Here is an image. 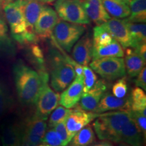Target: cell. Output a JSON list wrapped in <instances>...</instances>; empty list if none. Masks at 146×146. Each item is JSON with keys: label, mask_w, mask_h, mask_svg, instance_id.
<instances>
[{"label": "cell", "mask_w": 146, "mask_h": 146, "mask_svg": "<svg viewBox=\"0 0 146 146\" xmlns=\"http://www.w3.org/2000/svg\"><path fill=\"white\" fill-rule=\"evenodd\" d=\"M43 3L38 0H21V9L29 34H35L34 26L41 13Z\"/></svg>", "instance_id": "18"}, {"label": "cell", "mask_w": 146, "mask_h": 146, "mask_svg": "<svg viewBox=\"0 0 146 146\" xmlns=\"http://www.w3.org/2000/svg\"><path fill=\"white\" fill-rule=\"evenodd\" d=\"M89 64L94 72L108 81H114L126 74L125 60L123 58H102L93 60Z\"/></svg>", "instance_id": "7"}, {"label": "cell", "mask_w": 146, "mask_h": 146, "mask_svg": "<svg viewBox=\"0 0 146 146\" xmlns=\"http://www.w3.org/2000/svg\"><path fill=\"white\" fill-rule=\"evenodd\" d=\"M114 39L105 29L100 26H96L94 29L93 35V46H102L109 44Z\"/></svg>", "instance_id": "31"}, {"label": "cell", "mask_w": 146, "mask_h": 146, "mask_svg": "<svg viewBox=\"0 0 146 146\" xmlns=\"http://www.w3.org/2000/svg\"><path fill=\"white\" fill-rule=\"evenodd\" d=\"M143 135L135 120L131 117L122 128L120 142L131 146H143Z\"/></svg>", "instance_id": "19"}, {"label": "cell", "mask_w": 146, "mask_h": 146, "mask_svg": "<svg viewBox=\"0 0 146 146\" xmlns=\"http://www.w3.org/2000/svg\"><path fill=\"white\" fill-rule=\"evenodd\" d=\"M83 93H86L90 90L96 81H98V76L94 72V71L91 68L87 66H83Z\"/></svg>", "instance_id": "32"}, {"label": "cell", "mask_w": 146, "mask_h": 146, "mask_svg": "<svg viewBox=\"0 0 146 146\" xmlns=\"http://www.w3.org/2000/svg\"><path fill=\"white\" fill-rule=\"evenodd\" d=\"M125 60L126 72L131 77H135L142 68L145 66L146 62L142 59L134 50L127 49Z\"/></svg>", "instance_id": "22"}, {"label": "cell", "mask_w": 146, "mask_h": 146, "mask_svg": "<svg viewBox=\"0 0 146 146\" xmlns=\"http://www.w3.org/2000/svg\"><path fill=\"white\" fill-rule=\"evenodd\" d=\"M67 87L60 95L59 104L70 109L76 106L83 94V76H76Z\"/></svg>", "instance_id": "13"}, {"label": "cell", "mask_w": 146, "mask_h": 146, "mask_svg": "<svg viewBox=\"0 0 146 146\" xmlns=\"http://www.w3.org/2000/svg\"><path fill=\"white\" fill-rule=\"evenodd\" d=\"M102 3L108 14L115 18H125L130 15L129 5L121 0H102Z\"/></svg>", "instance_id": "23"}, {"label": "cell", "mask_w": 146, "mask_h": 146, "mask_svg": "<svg viewBox=\"0 0 146 146\" xmlns=\"http://www.w3.org/2000/svg\"><path fill=\"white\" fill-rule=\"evenodd\" d=\"M47 127V123L44 120L34 114L31 117L27 118L23 129L24 132L27 134L34 135L43 139Z\"/></svg>", "instance_id": "24"}, {"label": "cell", "mask_w": 146, "mask_h": 146, "mask_svg": "<svg viewBox=\"0 0 146 146\" xmlns=\"http://www.w3.org/2000/svg\"><path fill=\"white\" fill-rule=\"evenodd\" d=\"M54 8L58 17L63 21L83 25L90 23L81 0H56Z\"/></svg>", "instance_id": "6"}, {"label": "cell", "mask_w": 146, "mask_h": 146, "mask_svg": "<svg viewBox=\"0 0 146 146\" xmlns=\"http://www.w3.org/2000/svg\"><path fill=\"white\" fill-rule=\"evenodd\" d=\"M43 143L50 146H62V142L54 128H50L45 133Z\"/></svg>", "instance_id": "35"}, {"label": "cell", "mask_w": 146, "mask_h": 146, "mask_svg": "<svg viewBox=\"0 0 146 146\" xmlns=\"http://www.w3.org/2000/svg\"><path fill=\"white\" fill-rule=\"evenodd\" d=\"M71 110L64 108L62 106H57L50 114L48 125L50 128H54L55 126L62 122L65 121L70 114Z\"/></svg>", "instance_id": "30"}, {"label": "cell", "mask_w": 146, "mask_h": 146, "mask_svg": "<svg viewBox=\"0 0 146 146\" xmlns=\"http://www.w3.org/2000/svg\"><path fill=\"white\" fill-rule=\"evenodd\" d=\"M0 146H1V143H0Z\"/></svg>", "instance_id": "46"}, {"label": "cell", "mask_w": 146, "mask_h": 146, "mask_svg": "<svg viewBox=\"0 0 146 146\" xmlns=\"http://www.w3.org/2000/svg\"><path fill=\"white\" fill-rule=\"evenodd\" d=\"M59 18L56 12L50 6L43 5L34 26L38 39H45L52 36L53 31Z\"/></svg>", "instance_id": "9"}, {"label": "cell", "mask_w": 146, "mask_h": 146, "mask_svg": "<svg viewBox=\"0 0 146 146\" xmlns=\"http://www.w3.org/2000/svg\"><path fill=\"white\" fill-rule=\"evenodd\" d=\"M12 1V0H8V1Z\"/></svg>", "instance_id": "44"}, {"label": "cell", "mask_w": 146, "mask_h": 146, "mask_svg": "<svg viewBox=\"0 0 146 146\" xmlns=\"http://www.w3.org/2000/svg\"><path fill=\"white\" fill-rule=\"evenodd\" d=\"M23 127L16 123H4L1 126V142L3 146H21Z\"/></svg>", "instance_id": "20"}, {"label": "cell", "mask_w": 146, "mask_h": 146, "mask_svg": "<svg viewBox=\"0 0 146 146\" xmlns=\"http://www.w3.org/2000/svg\"><path fill=\"white\" fill-rule=\"evenodd\" d=\"M83 7L89 20L97 26L105 23L110 18L102 3V0H81Z\"/></svg>", "instance_id": "17"}, {"label": "cell", "mask_w": 146, "mask_h": 146, "mask_svg": "<svg viewBox=\"0 0 146 146\" xmlns=\"http://www.w3.org/2000/svg\"><path fill=\"white\" fill-rule=\"evenodd\" d=\"M65 54L62 56L58 50L52 49L48 55L51 86L56 92L64 90L76 77L74 69Z\"/></svg>", "instance_id": "3"}, {"label": "cell", "mask_w": 146, "mask_h": 146, "mask_svg": "<svg viewBox=\"0 0 146 146\" xmlns=\"http://www.w3.org/2000/svg\"><path fill=\"white\" fill-rule=\"evenodd\" d=\"M54 128L61 139L62 142V146L68 145L69 142L70 141L71 139H72V137L70 135L68 130H67L65 125V121L58 124Z\"/></svg>", "instance_id": "36"}, {"label": "cell", "mask_w": 146, "mask_h": 146, "mask_svg": "<svg viewBox=\"0 0 146 146\" xmlns=\"http://www.w3.org/2000/svg\"><path fill=\"white\" fill-rule=\"evenodd\" d=\"M121 1H123L124 3H125L126 4L128 5L129 3V2H130V1H131V0H121Z\"/></svg>", "instance_id": "42"}, {"label": "cell", "mask_w": 146, "mask_h": 146, "mask_svg": "<svg viewBox=\"0 0 146 146\" xmlns=\"http://www.w3.org/2000/svg\"><path fill=\"white\" fill-rule=\"evenodd\" d=\"M131 14L128 21L135 23H145L146 0H131L129 3Z\"/></svg>", "instance_id": "26"}, {"label": "cell", "mask_w": 146, "mask_h": 146, "mask_svg": "<svg viewBox=\"0 0 146 146\" xmlns=\"http://www.w3.org/2000/svg\"><path fill=\"white\" fill-rule=\"evenodd\" d=\"M124 56L125 52L123 47L118 42L114 39L109 44L102 46H93V60L106 57L123 58Z\"/></svg>", "instance_id": "21"}, {"label": "cell", "mask_w": 146, "mask_h": 146, "mask_svg": "<svg viewBox=\"0 0 146 146\" xmlns=\"http://www.w3.org/2000/svg\"><path fill=\"white\" fill-rule=\"evenodd\" d=\"M60 95L50 88L48 83L43 84L39 97L35 104V115L41 119L46 120L51 113L59 104Z\"/></svg>", "instance_id": "8"}, {"label": "cell", "mask_w": 146, "mask_h": 146, "mask_svg": "<svg viewBox=\"0 0 146 146\" xmlns=\"http://www.w3.org/2000/svg\"><path fill=\"white\" fill-rule=\"evenodd\" d=\"M96 139L94 131L93 128L89 125L85 126L83 129L78 131L72 137L68 146H89L94 143Z\"/></svg>", "instance_id": "27"}, {"label": "cell", "mask_w": 146, "mask_h": 146, "mask_svg": "<svg viewBox=\"0 0 146 146\" xmlns=\"http://www.w3.org/2000/svg\"><path fill=\"white\" fill-rule=\"evenodd\" d=\"M137 78L135 81L136 86L141 87L143 90H146V68L144 66L139 73L137 75Z\"/></svg>", "instance_id": "37"}, {"label": "cell", "mask_w": 146, "mask_h": 146, "mask_svg": "<svg viewBox=\"0 0 146 146\" xmlns=\"http://www.w3.org/2000/svg\"><path fill=\"white\" fill-rule=\"evenodd\" d=\"M131 117L135 120L139 127L141 129L144 138L146 135V108L141 111L130 110Z\"/></svg>", "instance_id": "34"}, {"label": "cell", "mask_w": 146, "mask_h": 146, "mask_svg": "<svg viewBox=\"0 0 146 146\" xmlns=\"http://www.w3.org/2000/svg\"><path fill=\"white\" fill-rule=\"evenodd\" d=\"M131 40L133 49L145 43L146 41V25L145 23H135L125 19Z\"/></svg>", "instance_id": "25"}, {"label": "cell", "mask_w": 146, "mask_h": 146, "mask_svg": "<svg viewBox=\"0 0 146 146\" xmlns=\"http://www.w3.org/2000/svg\"><path fill=\"white\" fill-rule=\"evenodd\" d=\"M129 101L131 110L141 111L146 108V95L140 87H137L133 89Z\"/></svg>", "instance_id": "28"}, {"label": "cell", "mask_w": 146, "mask_h": 146, "mask_svg": "<svg viewBox=\"0 0 146 146\" xmlns=\"http://www.w3.org/2000/svg\"><path fill=\"white\" fill-rule=\"evenodd\" d=\"M8 0H0V54L14 56L16 47L8 32V27L3 12V4Z\"/></svg>", "instance_id": "16"}, {"label": "cell", "mask_w": 146, "mask_h": 146, "mask_svg": "<svg viewBox=\"0 0 146 146\" xmlns=\"http://www.w3.org/2000/svg\"><path fill=\"white\" fill-rule=\"evenodd\" d=\"M134 51L144 61L146 62V43H143L137 47L136 48H134Z\"/></svg>", "instance_id": "38"}, {"label": "cell", "mask_w": 146, "mask_h": 146, "mask_svg": "<svg viewBox=\"0 0 146 146\" xmlns=\"http://www.w3.org/2000/svg\"><path fill=\"white\" fill-rule=\"evenodd\" d=\"M121 146H125V145H121Z\"/></svg>", "instance_id": "45"}, {"label": "cell", "mask_w": 146, "mask_h": 146, "mask_svg": "<svg viewBox=\"0 0 146 146\" xmlns=\"http://www.w3.org/2000/svg\"><path fill=\"white\" fill-rule=\"evenodd\" d=\"M21 146H35L33 145L31 142L27 138V137L23 134V137H22V141Z\"/></svg>", "instance_id": "39"}, {"label": "cell", "mask_w": 146, "mask_h": 146, "mask_svg": "<svg viewBox=\"0 0 146 146\" xmlns=\"http://www.w3.org/2000/svg\"><path fill=\"white\" fill-rule=\"evenodd\" d=\"M13 105V100L5 84L0 80V118L8 112Z\"/></svg>", "instance_id": "29"}, {"label": "cell", "mask_w": 146, "mask_h": 146, "mask_svg": "<svg viewBox=\"0 0 146 146\" xmlns=\"http://www.w3.org/2000/svg\"><path fill=\"white\" fill-rule=\"evenodd\" d=\"M100 26L109 33L113 39L118 42L121 46L125 48L132 47V40L125 19L110 18Z\"/></svg>", "instance_id": "10"}, {"label": "cell", "mask_w": 146, "mask_h": 146, "mask_svg": "<svg viewBox=\"0 0 146 146\" xmlns=\"http://www.w3.org/2000/svg\"><path fill=\"white\" fill-rule=\"evenodd\" d=\"M108 88V85L106 81L103 79L98 80L90 90L82 95L79 101V108L84 110L94 112Z\"/></svg>", "instance_id": "12"}, {"label": "cell", "mask_w": 146, "mask_h": 146, "mask_svg": "<svg viewBox=\"0 0 146 146\" xmlns=\"http://www.w3.org/2000/svg\"><path fill=\"white\" fill-rule=\"evenodd\" d=\"M93 41L89 33L82 36L73 46L74 60L83 66H87L92 60Z\"/></svg>", "instance_id": "14"}, {"label": "cell", "mask_w": 146, "mask_h": 146, "mask_svg": "<svg viewBox=\"0 0 146 146\" xmlns=\"http://www.w3.org/2000/svg\"><path fill=\"white\" fill-rule=\"evenodd\" d=\"M100 114L84 110L77 108L71 112L65 120V125L70 135L72 137L81 129L94 120Z\"/></svg>", "instance_id": "11"}, {"label": "cell", "mask_w": 146, "mask_h": 146, "mask_svg": "<svg viewBox=\"0 0 146 146\" xmlns=\"http://www.w3.org/2000/svg\"><path fill=\"white\" fill-rule=\"evenodd\" d=\"M85 31V27L83 25L71 23L59 19L54 27L52 36H54V43L58 47L70 52Z\"/></svg>", "instance_id": "5"}, {"label": "cell", "mask_w": 146, "mask_h": 146, "mask_svg": "<svg viewBox=\"0 0 146 146\" xmlns=\"http://www.w3.org/2000/svg\"><path fill=\"white\" fill-rule=\"evenodd\" d=\"M3 12L7 23L10 27L12 38L21 45L36 43V34H29L21 9V0L6 1L3 4Z\"/></svg>", "instance_id": "4"}, {"label": "cell", "mask_w": 146, "mask_h": 146, "mask_svg": "<svg viewBox=\"0 0 146 146\" xmlns=\"http://www.w3.org/2000/svg\"><path fill=\"white\" fill-rule=\"evenodd\" d=\"M91 146H113V145L108 141H102L100 142V143L94 144Z\"/></svg>", "instance_id": "40"}, {"label": "cell", "mask_w": 146, "mask_h": 146, "mask_svg": "<svg viewBox=\"0 0 146 146\" xmlns=\"http://www.w3.org/2000/svg\"><path fill=\"white\" fill-rule=\"evenodd\" d=\"M128 91L127 81L125 77L120 78L116 81L112 87V93L118 98H123L126 96Z\"/></svg>", "instance_id": "33"}, {"label": "cell", "mask_w": 146, "mask_h": 146, "mask_svg": "<svg viewBox=\"0 0 146 146\" xmlns=\"http://www.w3.org/2000/svg\"><path fill=\"white\" fill-rule=\"evenodd\" d=\"M38 1H39L42 3H52L56 0H38Z\"/></svg>", "instance_id": "41"}, {"label": "cell", "mask_w": 146, "mask_h": 146, "mask_svg": "<svg viewBox=\"0 0 146 146\" xmlns=\"http://www.w3.org/2000/svg\"><path fill=\"white\" fill-rule=\"evenodd\" d=\"M36 146H50V145H47V144H45V143H40V144H39V145H36Z\"/></svg>", "instance_id": "43"}, {"label": "cell", "mask_w": 146, "mask_h": 146, "mask_svg": "<svg viewBox=\"0 0 146 146\" xmlns=\"http://www.w3.org/2000/svg\"><path fill=\"white\" fill-rule=\"evenodd\" d=\"M131 118L130 110H117L100 114L93 123L95 132L100 139L118 143L124 125Z\"/></svg>", "instance_id": "2"}, {"label": "cell", "mask_w": 146, "mask_h": 146, "mask_svg": "<svg viewBox=\"0 0 146 146\" xmlns=\"http://www.w3.org/2000/svg\"><path fill=\"white\" fill-rule=\"evenodd\" d=\"M12 72L18 100L23 105L36 104L43 84L48 83L49 76L45 70L37 72L22 60L14 64Z\"/></svg>", "instance_id": "1"}, {"label": "cell", "mask_w": 146, "mask_h": 146, "mask_svg": "<svg viewBox=\"0 0 146 146\" xmlns=\"http://www.w3.org/2000/svg\"><path fill=\"white\" fill-rule=\"evenodd\" d=\"M114 110H131L129 98H118L114 95L106 92L95 109L94 112L98 114Z\"/></svg>", "instance_id": "15"}]
</instances>
